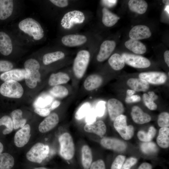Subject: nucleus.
<instances>
[{
	"instance_id": "obj_50",
	"label": "nucleus",
	"mask_w": 169,
	"mask_h": 169,
	"mask_svg": "<svg viewBox=\"0 0 169 169\" xmlns=\"http://www.w3.org/2000/svg\"><path fill=\"white\" fill-rule=\"evenodd\" d=\"M50 1L55 6L60 8H64L68 5V2L66 0H50Z\"/></svg>"
},
{
	"instance_id": "obj_45",
	"label": "nucleus",
	"mask_w": 169,
	"mask_h": 169,
	"mask_svg": "<svg viewBox=\"0 0 169 169\" xmlns=\"http://www.w3.org/2000/svg\"><path fill=\"white\" fill-rule=\"evenodd\" d=\"M13 65L11 62L4 60H0V72H7L11 70Z\"/></svg>"
},
{
	"instance_id": "obj_5",
	"label": "nucleus",
	"mask_w": 169,
	"mask_h": 169,
	"mask_svg": "<svg viewBox=\"0 0 169 169\" xmlns=\"http://www.w3.org/2000/svg\"><path fill=\"white\" fill-rule=\"evenodd\" d=\"M49 151L48 146L38 142L31 148L27 153L26 156L30 161L40 163L48 156Z\"/></svg>"
},
{
	"instance_id": "obj_55",
	"label": "nucleus",
	"mask_w": 169,
	"mask_h": 169,
	"mask_svg": "<svg viewBox=\"0 0 169 169\" xmlns=\"http://www.w3.org/2000/svg\"><path fill=\"white\" fill-rule=\"evenodd\" d=\"M164 60L168 67L169 66V51L167 50L164 53Z\"/></svg>"
},
{
	"instance_id": "obj_21",
	"label": "nucleus",
	"mask_w": 169,
	"mask_h": 169,
	"mask_svg": "<svg viewBox=\"0 0 169 169\" xmlns=\"http://www.w3.org/2000/svg\"><path fill=\"white\" fill-rule=\"evenodd\" d=\"M103 82L101 76L97 74H92L88 76L84 82V86L87 90H94L100 87Z\"/></svg>"
},
{
	"instance_id": "obj_13",
	"label": "nucleus",
	"mask_w": 169,
	"mask_h": 169,
	"mask_svg": "<svg viewBox=\"0 0 169 169\" xmlns=\"http://www.w3.org/2000/svg\"><path fill=\"white\" fill-rule=\"evenodd\" d=\"M30 127L29 125H25L15 134L14 142L18 147H21L28 142L30 136Z\"/></svg>"
},
{
	"instance_id": "obj_56",
	"label": "nucleus",
	"mask_w": 169,
	"mask_h": 169,
	"mask_svg": "<svg viewBox=\"0 0 169 169\" xmlns=\"http://www.w3.org/2000/svg\"><path fill=\"white\" fill-rule=\"evenodd\" d=\"M135 91L132 90H128L126 91V97H129L133 95L135 93Z\"/></svg>"
},
{
	"instance_id": "obj_39",
	"label": "nucleus",
	"mask_w": 169,
	"mask_h": 169,
	"mask_svg": "<svg viewBox=\"0 0 169 169\" xmlns=\"http://www.w3.org/2000/svg\"><path fill=\"white\" fill-rule=\"evenodd\" d=\"M141 149L142 152L147 154L155 153L157 150L156 144L150 141L142 143L141 145Z\"/></svg>"
},
{
	"instance_id": "obj_18",
	"label": "nucleus",
	"mask_w": 169,
	"mask_h": 169,
	"mask_svg": "<svg viewBox=\"0 0 169 169\" xmlns=\"http://www.w3.org/2000/svg\"><path fill=\"white\" fill-rule=\"evenodd\" d=\"M100 144L106 149L118 151H123L126 146V144L123 141L114 138H103L101 140Z\"/></svg>"
},
{
	"instance_id": "obj_40",
	"label": "nucleus",
	"mask_w": 169,
	"mask_h": 169,
	"mask_svg": "<svg viewBox=\"0 0 169 169\" xmlns=\"http://www.w3.org/2000/svg\"><path fill=\"white\" fill-rule=\"evenodd\" d=\"M90 105L89 103L83 104L77 111L75 117L78 120H80L85 116L89 111Z\"/></svg>"
},
{
	"instance_id": "obj_12",
	"label": "nucleus",
	"mask_w": 169,
	"mask_h": 169,
	"mask_svg": "<svg viewBox=\"0 0 169 169\" xmlns=\"http://www.w3.org/2000/svg\"><path fill=\"white\" fill-rule=\"evenodd\" d=\"M116 43L113 40H106L101 44L100 50L96 59L98 61L103 62L106 59L110 56L114 50Z\"/></svg>"
},
{
	"instance_id": "obj_16",
	"label": "nucleus",
	"mask_w": 169,
	"mask_h": 169,
	"mask_svg": "<svg viewBox=\"0 0 169 169\" xmlns=\"http://www.w3.org/2000/svg\"><path fill=\"white\" fill-rule=\"evenodd\" d=\"M87 41L86 37L80 34H70L63 36L61 41L66 46L73 47L81 45Z\"/></svg>"
},
{
	"instance_id": "obj_30",
	"label": "nucleus",
	"mask_w": 169,
	"mask_h": 169,
	"mask_svg": "<svg viewBox=\"0 0 169 169\" xmlns=\"http://www.w3.org/2000/svg\"><path fill=\"white\" fill-rule=\"evenodd\" d=\"M81 153L82 166L84 169H89L92 161L91 151L88 146L85 145L82 148Z\"/></svg>"
},
{
	"instance_id": "obj_52",
	"label": "nucleus",
	"mask_w": 169,
	"mask_h": 169,
	"mask_svg": "<svg viewBox=\"0 0 169 169\" xmlns=\"http://www.w3.org/2000/svg\"><path fill=\"white\" fill-rule=\"evenodd\" d=\"M117 0H102V2L106 6L109 7L114 6L117 3Z\"/></svg>"
},
{
	"instance_id": "obj_29",
	"label": "nucleus",
	"mask_w": 169,
	"mask_h": 169,
	"mask_svg": "<svg viewBox=\"0 0 169 169\" xmlns=\"http://www.w3.org/2000/svg\"><path fill=\"white\" fill-rule=\"evenodd\" d=\"M169 128L168 127H161L156 139L158 145L162 148H166L169 146Z\"/></svg>"
},
{
	"instance_id": "obj_10",
	"label": "nucleus",
	"mask_w": 169,
	"mask_h": 169,
	"mask_svg": "<svg viewBox=\"0 0 169 169\" xmlns=\"http://www.w3.org/2000/svg\"><path fill=\"white\" fill-rule=\"evenodd\" d=\"M139 78L143 79L148 83L159 84L166 82L167 77L165 74L159 72H142L139 75Z\"/></svg>"
},
{
	"instance_id": "obj_20",
	"label": "nucleus",
	"mask_w": 169,
	"mask_h": 169,
	"mask_svg": "<svg viewBox=\"0 0 169 169\" xmlns=\"http://www.w3.org/2000/svg\"><path fill=\"white\" fill-rule=\"evenodd\" d=\"M86 132L95 133L101 136L105 133L106 127L104 122L101 120L95 121L91 124H86L84 127Z\"/></svg>"
},
{
	"instance_id": "obj_6",
	"label": "nucleus",
	"mask_w": 169,
	"mask_h": 169,
	"mask_svg": "<svg viewBox=\"0 0 169 169\" xmlns=\"http://www.w3.org/2000/svg\"><path fill=\"white\" fill-rule=\"evenodd\" d=\"M23 93V90L21 85L17 81L14 80L5 82L0 87V94L9 98H20Z\"/></svg>"
},
{
	"instance_id": "obj_17",
	"label": "nucleus",
	"mask_w": 169,
	"mask_h": 169,
	"mask_svg": "<svg viewBox=\"0 0 169 169\" xmlns=\"http://www.w3.org/2000/svg\"><path fill=\"white\" fill-rule=\"evenodd\" d=\"M27 73L25 69H15L2 74L0 78L5 82L9 80L19 81L25 79Z\"/></svg>"
},
{
	"instance_id": "obj_49",
	"label": "nucleus",
	"mask_w": 169,
	"mask_h": 169,
	"mask_svg": "<svg viewBox=\"0 0 169 169\" xmlns=\"http://www.w3.org/2000/svg\"><path fill=\"white\" fill-rule=\"evenodd\" d=\"M34 111L39 115L43 117L48 116L50 113L49 109L47 108H35Z\"/></svg>"
},
{
	"instance_id": "obj_47",
	"label": "nucleus",
	"mask_w": 169,
	"mask_h": 169,
	"mask_svg": "<svg viewBox=\"0 0 169 169\" xmlns=\"http://www.w3.org/2000/svg\"><path fill=\"white\" fill-rule=\"evenodd\" d=\"M136 158L131 157L127 159L123 163L121 169H130L137 162Z\"/></svg>"
},
{
	"instance_id": "obj_22",
	"label": "nucleus",
	"mask_w": 169,
	"mask_h": 169,
	"mask_svg": "<svg viewBox=\"0 0 169 169\" xmlns=\"http://www.w3.org/2000/svg\"><path fill=\"white\" fill-rule=\"evenodd\" d=\"M13 50V44L9 35L3 32H0V52L3 55H9Z\"/></svg>"
},
{
	"instance_id": "obj_58",
	"label": "nucleus",
	"mask_w": 169,
	"mask_h": 169,
	"mask_svg": "<svg viewBox=\"0 0 169 169\" xmlns=\"http://www.w3.org/2000/svg\"><path fill=\"white\" fill-rule=\"evenodd\" d=\"M169 4L167 5L165 7V10L169 14Z\"/></svg>"
},
{
	"instance_id": "obj_46",
	"label": "nucleus",
	"mask_w": 169,
	"mask_h": 169,
	"mask_svg": "<svg viewBox=\"0 0 169 169\" xmlns=\"http://www.w3.org/2000/svg\"><path fill=\"white\" fill-rule=\"evenodd\" d=\"M96 116L95 110H93L89 111L86 115V124H91L96 121Z\"/></svg>"
},
{
	"instance_id": "obj_3",
	"label": "nucleus",
	"mask_w": 169,
	"mask_h": 169,
	"mask_svg": "<svg viewBox=\"0 0 169 169\" xmlns=\"http://www.w3.org/2000/svg\"><path fill=\"white\" fill-rule=\"evenodd\" d=\"M90 58V52L85 50L79 51L74 59L73 69L75 76L81 79L84 75L89 64Z\"/></svg>"
},
{
	"instance_id": "obj_44",
	"label": "nucleus",
	"mask_w": 169,
	"mask_h": 169,
	"mask_svg": "<svg viewBox=\"0 0 169 169\" xmlns=\"http://www.w3.org/2000/svg\"><path fill=\"white\" fill-rule=\"evenodd\" d=\"M105 101H101L97 104L95 110L97 116L100 117L104 115L105 109Z\"/></svg>"
},
{
	"instance_id": "obj_15",
	"label": "nucleus",
	"mask_w": 169,
	"mask_h": 169,
	"mask_svg": "<svg viewBox=\"0 0 169 169\" xmlns=\"http://www.w3.org/2000/svg\"><path fill=\"white\" fill-rule=\"evenodd\" d=\"M59 122L58 115L55 113L50 114L40 124L39 131L41 133L47 132L52 129Z\"/></svg>"
},
{
	"instance_id": "obj_1",
	"label": "nucleus",
	"mask_w": 169,
	"mask_h": 169,
	"mask_svg": "<svg viewBox=\"0 0 169 169\" xmlns=\"http://www.w3.org/2000/svg\"><path fill=\"white\" fill-rule=\"evenodd\" d=\"M24 66L27 72L25 79L26 84L29 88H33L36 86L37 82L40 81V64L36 60L30 59L25 61Z\"/></svg>"
},
{
	"instance_id": "obj_27",
	"label": "nucleus",
	"mask_w": 169,
	"mask_h": 169,
	"mask_svg": "<svg viewBox=\"0 0 169 169\" xmlns=\"http://www.w3.org/2000/svg\"><path fill=\"white\" fill-rule=\"evenodd\" d=\"M102 22L106 27H111L113 26L120 19L118 16L106 8H104L102 9Z\"/></svg>"
},
{
	"instance_id": "obj_41",
	"label": "nucleus",
	"mask_w": 169,
	"mask_h": 169,
	"mask_svg": "<svg viewBox=\"0 0 169 169\" xmlns=\"http://www.w3.org/2000/svg\"><path fill=\"white\" fill-rule=\"evenodd\" d=\"M157 122L161 127H168L169 126V114L167 112H162L158 116Z\"/></svg>"
},
{
	"instance_id": "obj_35",
	"label": "nucleus",
	"mask_w": 169,
	"mask_h": 169,
	"mask_svg": "<svg viewBox=\"0 0 169 169\" xmlns=\"http://www.w3.org/2000/svg\"><path fill=\"white\" fill-rule=\"evenodd\" d=\"M14 164L13 157L7 153L0 154V169H10Z\"/></svg>"
},
{
	"instance_id": "obj_57",
	"label": "nucleus",
	"mask_w": 169,
	"mask_h": 169,
	"mask_svg": "<svg viewBox=\"0 0 169 169\" xmlns=\"http://www.w3.org/2000/svg\"><path fill=\"white\" fill-rule=\"evenodd\" d=\"M3 147L2 143L0 142V154L1 153V152L3 150Z\"/></svg>"
},
{
	"instance_id": "obj_4",
	"label": "nucleus",
	"mask_w": 169,
	"mask_h": 169,
	"mask_svg": "<svg viewBox=\"0 0 169 169\" xmlns=\"http://www.w3.org/2000/svg\"><path fill=\"white\" fill-rule=\"evenodd\" d=\"M60 156L66 160H70L73 157L75 152L74 142L71 135L67 132L62 134L59 137Z\"/></svg>"
},
{
	"instance_id": "obj_2",
	"label": "nucleus",
	"mask_w": 169,
	"mask_h": 169,
	"mask_svg": "<svg viewBox=\"0 0 169 169\" xmlns=\"http://www.w3.org/2000/svg\"><path fill=\"white\" fill-rule=\"evenodd\" d=\"M19 29L35 40H39L44 36V31L40 24L32 18H27L18 24Z\"/></svg>"
},
{
	"instance_id": "obj_38",
	"label": "nucleus",
	"mask_w": 169,
	"mask_h": 169,
	"mask_svg": "<svg viewBox=\"0 0 169 169\" xmlns=\"http://www.w3.org/2000/svg\"><path fill=\"white\" fill-rule=\"evenodd\" d=\"M4 125L6 128L3 131L4 135H6L10 133L13 128V124L12 119L8 115H4L0 119V126Z\"/></svg>"
},
{
	"instance_id": "obj_32",
	"label": "nucleus",
	"mask_w": 169,
	"mask_h": 169,
	"mask_svg": "<svg viewBox=\"0 0 169 169\" xmlns=\"http://www.w3.org/2000/svg\"><path fill=\"white\" fill-rule=\"evenodd\" d=\"M108 63L111 67L115 70L121 69L125 65L121 56L117 53L114 54L110 57L108 60Z\"/></svg>"
},
{
	"instance_id": "obj_7",
	"label": "nucleus",
	"mask_w": 169,
	"mask_h": 169,
	"mask_svg": "<svg viewBox=\"0 0 169 169\" xmlns=\"http://www.w3.org/2000/svg\"><path fill=\"white\" fill-rule=\"evenodd\" d=\"M85 19V15L82 12L77 10L71 11L64 15L61 21V25L64 28L69 29L75 24L83 23Z\"/></svg>"
},
{
	"instance_id": "obj_8",
	"label": "nucleus",
	"mask_w": 169,
	"mask_h": 169,
	"mask_svg": "<svg viewBox=\"0 0 169 169\" xmlns=\"http://www.w3.org/2000/svg\"><path fill=\"white\" fill-rule=\"evenodd\" d=\"M114 121L115 129L122 138L129 140L132 137L134 133V128L132 125H127L125 115L122 114L120 115Z\"/></svg>"
},
{
	"instance_id": "obj_9",
	"label": "nucleus",
	"mask_w": 169,
	"mask_h": 169,
	"mask_svg": "<svg viewBox=\"0 0 169 169\" xmlns=\"http://www.w3.org/2000/svg\"><path fill=\"white\" fill-rule=\"evenodd\" d=\"M121 56L125 63L137 68H145L151 65L150 60L145 57L127 53H124Z\"/></svg>"
},
{
	"instance_id": "obj_25",
	"label": "nucleus",
	"mask_w": 169,
	"mask_h": 169,
	"mask_svg": "<svg viewBox=\"0 0 169 169\" xmlns=\"http://www.w3.org/2000/svg\"><path fill=\"white\" fill-rule=\"evenodd\" d=\"M70 79V77L68 74L62 72H59L52 74L50 75L48 83L50 86H54L66 84Z\"/></svg>"
},
{
	"instance_id": "obj_19",
	"label": "nucleus",
	"mask_w": 169,
	"mask_h": 169,
	"mask_svg": "<svg viewBox=\"0 0 169 169\" xmlns=\"http://www.w3.org/2000/svg\"><path fill=\"white\" fill-rule=\"evenodd\" d=\"M131 115L133 120L138 124L148 122L151 119L149 114L144 112L140 108L137 106L132 107Z\"/></svg>"
},
{
	"instance_id": "obj_36",
	"label": "nucleus",
	"mask_w": 169,
	"mask_h": 169,
	"mask_svg": "<svg viewBox=\"0 0 169 169\" xmlns=\"http://www.w3.org/2000/svg\"><path fill=\"white\" fill-rule=\"evenodd\" d=\"M49 92L53 97L59 98H64L69 94L68 89L65 87L61 85L54 86L50 90Z\"/></svg>"
},
{
	"instance_id": "obj_60",
	"label": "nucleus",
	"mask_w": 169,
	"mask_h": 169,
	"mask_svg": "<svg viewBox=\"0 0 169 169\" xmlns=\"http://www.w3.org/2000/svg\"><path fill=\"white\" fill-rule=\"evenodd\" d=\"M33 169H47L44 167H39L35 168Z\"/></svg>"
},
{
	"instance_id": "obj_28",
	"label": "nucleus",
	"mask_w": 169,
	"mask_h": 169,
	"mask_svg": "<svg viewBox=\"0 0 169 169\" xmlns=\"http://www.w3.org/2000/svg\"><path fill=\"white\" fill-rule=\"evenodd\" d=\"M128 5L131 11L139 14L145 13L148 7L146 2L143 0H131L129 1Z\"/></svg>"
},
{
	"instance_id": "obj_33",
	"label": "nucleus",
	"mask_w": 169,
	"mask_h": 169,
	"mask_svg": "<svg viewBox=\"0 0 169 169\" xmlns=\"http://www.w3.org/2000/svg\"><path fill=\"white\" fill-rule=\"evenodd\" d=\"M64 54L61 51L48 53L43 56V63L44 65H47L64 58Z\"/></svg>"
},
{
	"instance_id": "obj_51",
	"label": "nucleus",
	"mask_w": 169,
	"mask_h": 169,
	"mask_svg": "<svg viewBox=\"0 0 169 169\" xmlns=\"http://www.w3.org/2000/svg\"><path fill=\"white\" fill-rule=\"evenodd\" d=\"M141 100L140 96L138 95H133L129 97H126L125 101L127 103L139 102Z\"/></svg>"
},
{
	"instance_id": "obj_14",
	"label": "nucleus",
	"mask_w": 169,
	"mask_h": 169,
	"mask_svg": "<svg viewBox=\"0 0 169 169\" xmlns=\"http://www.w3.org/2000/svg\"><path fill=\"white\" fill-rule=\"evenodd\" d=\"M151 35V33L149 27L141 25L133 27L129 33V36L131 39L137 40L148 38Z\"/></svg>"
},
{
	"instance_id": "obj_11",
	"label": "nucleus",
	"mask_w": 169,
	"mask_h": 169,
	"mask_svg": "<svg viewBox=\"0 0 169 169\" xmlns=\"http://www.w3.org/2000/svg\"><path fill=\"white\" fill-rule=\"evenodd\" d=\"M107 107L110 118L112 121H114L119 115H122L124 111L122 103L116 99L111 98L109 100Z\"/></svg>"
},
{
	"instance_id": "obj_48",
	"label": "nucleus",
	"mask_w": 169,
	"mask_h": 169,
	"mask_svg": "<svg viewBox=\"0 0 169 169\" xmlns=\"http://www.w3.org/2000/svg\"><path fill=\"white\" fill-rule=\"evenodd\" d=\"M90 169H106L104 161L101 159L96 160L92 163Z\"/></svg>"
},
{
	"instance_id": "obj_26",
	"label": "nucleus",
	"mask_w": 169,
	"mask_h": 169,
	"mask_svg": "<svg viewBox=\"0 0 169 169\" xmlns=\"http://www.w3.org/2000/svg\"><path fill=\"white\" fill-rule=\"evenodd\" d=\"M125 45L127 48L136 54H142L146 51L145 45L137 40L130 39L125 43Z\"/></svg>"
},
{
	"instance_id": "obj_37",
	"label": "nucleus",
	"mask_w": 169,
	"mask_h": 169,
	"mask_svg": "<svg viewBox=\"0 0 169 169\" xmlns=\"http://www.w3.org/2000/svg\"><path fill=\"white\" fill-rule=\"evenodd\" d=\"M156 131L153 126H151L147 133L143 131H139L137 134L138 138L141 141L145 142H149L154 137Z\"/></svg>"
},
{
	"instance_id": "obj_31",
	"label": "nucleus",
	"mask_w": 169,
	"mask_h": 169,
	"mask_svg": "<svg viewBox=\"0 0 169 169\" xmlns=\"http://www.w3.org/2000/svg\"><path fill=\"white\" fill-rule=\"evenodd\" d=\"M23 112L20 109L13 111L11 113L13 128L17 129L19 127L22 128L24 125L27 120L22 117Z\"/></svg>"
},
{
	"instance_id": "obj_23",
	"label": "nucleus",
	"mask_w": 169,
	"mask_h": 169,
	"mask_svg": "<svg viewBox=\"0 0 169 169\" xmlns=\"http://www.w3.org/2000/svg\"><path fill=\"white\" fill-rule=\"evenodd\" d=\"M128 85L135 91H145L149 88V83L145 80L139 78H131L127 82Z\"/></svg>"
},
{
	"instance_id": "obj_43",
	"label": "nucleus",
	"mask_w": 169,
	"mask_h": 169,
	"mask_svg": "<svg viewBox=\"0 0 169 169\" xmlns=\"http://www.w3.org/2000/svg\"><path fill=\"white\" fill-rule=\"evenodd\" d=\"M49 99V98H44L41 96L39 97L34 103V106L35 108H46L50 103Z\"/></svg>"
},
{
	"instance_id": "obj_42",
	"label": "nucleus",
	"mask_w": 169,
	"mask_h": 169,
	"mask_svg": "<svg viewBox=\"0 0 169 169\" xmlns=\"http://www.w3.org/2000/svg\"><path fill=\"white\" fill-rule=\"evenodd\" d=\"M125 159L124 156L120 155L117 156L112 164L111 169H121Z\"/></svg>"
},
{
	"instance_id": "obj_59",
	"label": "nucleus",
	"mask_w": 169,
	"mask_h": 169,
	"mask_svg": "<svg viewBox=\"0 0 169 169\" xmlns=\"http://www.w3.org/2000/svg\"><path fill=\"white\" fill-rule=\"evenodd\" d=\"M163 3L166 4H168L169 1L168 0H163L162 1Z\"/></svg>"
},
{
	"instance_id": "obj_34",
	"label": "nucleus",
	"mask_w": 169,
	"mask_h": 169,
	"mask_svg": "<svg viewBox=\"0 0 169 169\" xmlns=\"http://www.w3.org/2000/svg\"><path fill=\"white\" fill-rule=\"evenodd\" d=\"M158 98V96L153 91H149L148 94L144 93L143 99L146 106L151 110H155L157 108L156 104L154 102Z\"/></svg>"
},
{
	"instance_id": "obj_53",
	"label": "nucleus",
	"mask_w": 169,
	"mask_h": 169,
	"mask_svg": "<svg viewBox=\"0 0 169 169\" xmlns=\"http://www.w3.org/2000/svg\"><path fill=\"white\" fill-rule=\"evenodd\" d=\"M152 166L149 163L144 162L142 163L137 169H152Z\"/></svg>"
},
{
	"instance_id": "obj_24",
	"label": "nucleus",
	"mask_w": 169,
	"mask_h": 169,
	"mask_svg": "<svg viewBox=\"0 0 169 169\" xmlns=\"http://www.w3.org/2000/svg\"><path fill=\"white\" fill-rule=\"evenodd\" d=\"M13 8L12 0H0V19L5 20L12 14Z\"/></svg>"
},
{
	"instance_id": "obj_54",
	"label": "nucleus",
	"mask_w": 169,
	"mask_h": 169,
	"mask_svg": "<svg viewBox=\"0 0 169 169\" xmlns=\"http://www.w3.org/2000/svg\"><path fill=\"white\" fill-rule=\"evenodd\" d=\"M60 102L59 101L55 100L52 103L50 108V110H52L58 107L60 105Z\"/></svg>"
}]
</instances>
